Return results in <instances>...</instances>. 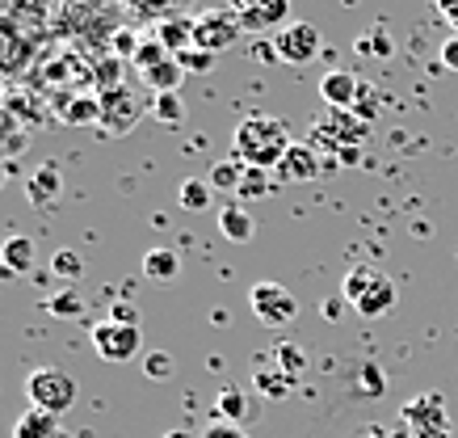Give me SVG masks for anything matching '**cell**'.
<instances>
[{
	"label": "cell",
	"mask_w": 458,
	"mask_h": 438,
	"mask_svg": "<svg viewBox=\"0 0 458 438\" xmlns=\"http://www.w3.org/2000/svg\"><path fill=\"white\" fill-rule=\"evenodd\" d=\"M0 182H4V165H0Z\"/></svg>",
	"instance_id": "b9f144b4"
},
{
	"label": "cell",
	"mask_w": 458,
	"mask_h": 438,
	"mask_svg": "<svg viewBox=\"0 0 458 438\" xmlns=\"http://www.w3.org/2000/svg\"><path fill=\"white\" fill-rule=\"evenodd\" d=\"M143 375H148V380H168V375H173V354L152 350L148 358H143Z\"/></svg>",
	"instance_id": "4dcf8cb0"
},
{
	"label": "cell",
	"mask_w": 458,
	"mask_h": 438,
	"mask_svg": "<svg viewBox=\"0 0 458 438\" xmlns=\"http://www.w3.org/2000/svg\"><path fill=\"white\" fill-rule=\"evenodd\" d=\"M400 422H403V430H412V438L450 430V417H445V405H442V396H437V392L412 396V400L400 409Z\"/></svg>",
	"instance_id": "30bf717a"
},
{
	"label": "cell",
	"mask_w": 458,
	"mask_h": 438,
	"mask_svg": "<svg viewBox=\"0 0 458 438\" xmlns=\"http://www.w3.org/2000/svg\"><path fill=\"white\" fill-rule=\"evenodd\" d=\"M165 438H190V434H185V430H168Z\"/></svg>",
	"instance_id": "60d3db41"
},
{
	"label": "cell",
	"mask_w": 458,
	"mask_h": 438,
	"mask_svg": "<svg viewBox=\"0 0 458 438\" xmlns=\"http://www.w3.org/2000/svg\"><path fill=\"white\" fill-rule=\"evenodd\" d=\"M210 190H215V185L210 182H198V177H185V182H181V207H185V211H207L210 207Z\"/></svg>",
	"instance_id": "83f0119b"
},
{
	"label": "cell",
	"mask_w": 458,
	"mask_h": 438,
	"mask_svg": "<svg viewBox=\"0 0 458 438\" xmlns=\"http://www.w3.org/2000/svg\"><path fill=\"white\" fill-rule=\"evenodd\" d=\"M324 316H328V321H341V316H345V296L324 299Z\"/></svg>",
	"instance_id": "f35d334b"
},
{
	"label": "cell",
	"mask_w": 458,
	"mask_h": 438,
	"mask_svg": "<svg viewBox=\"0 0 458 438\" xmlns=\"http://www.w3.org/2000/svg\"><path fill=\"white\" fill-rule=\"evenodd\" d=\"M177 274H181V257L173 253V249L156 245V249L143 253V279H148V283H173Z\"/></svg>",
	"instance_id": "ffe728a7"
},
{
	"label": "cell",
	"mask_w": 458,
	"mask_h": 438,
	"mask_svg": "<svg viewBox=\"0 0 458 438\" xmlns=\"http://www.w3.org/2000/svg\"><path fill=\"white\" fill-rule=\"evenodd\" d=\"M59 190H64V177H59L55 165H38V169L30 173V182H26V194L34 207H47V202H55Z\"/></svg>",
	"instance_id": "d6986e66"
},
{
	"label": "cell",
	"mask_w": 458,
	"mask_h": 438,
	"mask_svg": "<svg viewBox=\"0 0 458 438\" xmlns=\"http://www.w3.org/2000/svg\"><path fill=\"white\" fill-rule=\"evenodd\" d=\"M64 123H101V98H76L64 110Z\"/></svg>",
	"instance_id": "f1b7e54d"
},
{
	"label": "cell",
	"mask_w": 458,
	"mask_h": 438,
	"mask_svg": "<svg viewBox=\"0 0 458 438\" xmlns=\"http://www.w3.org/2000/svg\"><path fill=\"white\" fill-rule=\"evenodd\" d=\"M244 173H249V165H244V160H236V156L215 160V165H210V185H215V190H223V194H240Z\"/></svg>",
	"instance_id": "603a6c76"
},
{
	"label": "cell",
	"mask_w": 458,
	"mask_h": 438,
	"mask_svg": "<svg viewBox=\"0 0 458 438\" xmlns=\"http://www.w3.org/2000/svg\"><path fill=\"white\" fill-rule=\"evenodd\" d=\"M26 396H30L34 409H47V413H55V417H64V413L76 405L81 383H76V375L64 367H38V371H30Z\"/></svg>",
	"instance_id": "3957f363"
},
{
	"label": "cell",
	"mask_w": 458,
	"mask_h": 438,
	"mask_svg": "<svg viewBox=\"0 0 458 438\" xmlns=\"http://www.w3.org/2000/svg\"><path fill=\"white\" fill-rule=\"evenodd\" d=\"M274 51H278L282 64H291V68H303L311 59L324 51V34H319L311 21H291V26H282L274 34Z\"/></svg>",
	"instance_id": "52a82bcc"
},
{
	"label": "cell",
	"mask_w": 458,
	"mask_h": 438,
	"mask_svg": "<svg viewBox=\"0 0 458 438\" xmlns=\"http://www.w3.org/2000/svg\"><path fill=\"white\" fill-rule=\"evenodd\" d=\"M366 131H370V123H361L353 110H328L324 118H316L311 123V143H324V148H333L336 156L349 152V148H361V140H366Z\"/></svg>",
	"instance_id": "277c9868"
},
{
	"label": "cell",
	"mask_w": 458,
	"mask_h": 438,
	"mask_svg": "<svg viewBox=\"0 0 458 438\" xmlns=\"http://www.w3.org/2000/svg\"><path fill=\"white\" fill-rule=\"evenodd\" d=\"M240 34H244V26H240V17L232 13V4H227V9H202V13L194 17V47L210 51V56L236 47Z\"/></svg>",
	"instance_id": "8992f818"
},
{
	"label": "cell",
	"mask_w": 458,
	"mask_h": 438,
	"mask_svg": "<svg viewBox=\"0 0 458 438\" xmlns=\"http://www.w3.org/2000/svg\"><path fill=\"white\" fill-rule=\"evenodd\" d=\"M140 76H143V85L152 89V93H177L185 68L177 64V56H168V59H160V64H152V68H143Z\"/></svg>",
	"instance_id": "7402d4cb"
},
{
	"label": "cell",
	"mask_w": 458,
	"mask_h": 438,
	"mask_svg": "<svg viewBox=\"0 0 458 438\" xmlns=\"http://www.w3.org/2000/svg\"><path fill=\"white\" fill-rule=\"evenodd\" d=\"M177 64L185 72H194V76H207V72L215 68V56H210V51H202V47H190L185 56H177Z\"/></svg>",
	"instance_id": "f546056e"
},
{
	"label": "cell",
	"mask_w": 458,
	"mask_h": 438,
	"mask_svg": "<svg viewBox=\"0 0 458 438\" xmlns=\"http://www.w3.org/2000/svg\"><path fill=\"white\" fill-rule=\"evenodd\" d=\"M232 13L240 17L244 34H278L291 26V0H232Z\"/></svg>",
	"instance_id": "ba28073f"
},
{
	"label": "cell",
	"mask_w": 458,
	"mask_h": 438,
	"mask_svg": "<svg viewBox=\"0 0 458 438\" xmlns=\"http://www.w3.org/2000/svg\"><path fill=\"white\" fill-rule=\"evenodd\" d=\"M274 363H278V371L294 383V380H299V375L307 371V350L299 346V341L286 338V341H278V346H274Z\"/></svg>",
	"instance_id": "cb8c5ba5"
},
{
	"label": "cell",
	"mask_w": 458,
	"mask_h": 438,
	"mask_svg": "<svg viewBox=\"0 0 458 438\" xmlns=\"http://www.w3.org/2000/svg\"><path fill=\"white\" fill-rule=\"evenodd\" d=\"M361 388H366V392H370V396H378V392H383V375H378V367H370V363L361 367Z\"/></svg>",
	"instance_id": "74e56055"
},
{
	"label": "cell",
	"mask_w": 458,
	"mask_h": 438,
	"mask_svg": "<svg viewBox=\"0 0 458 438\" xmlns=\"http://www.w3.org/2000/svg\"><path fill=\"white\" fill-rule=\"evenodd\" d=\"M0 270L4 274H30L34 270V236H9L0 245Z\"/></svg>",
	"instance_id": "ac0fdd59"
},
{
	"label": "cell",
	"mask_w": 458,
	"mask_h": 438,
	"mask_svg": "<svg viewBox=\"0 0 458 438\" xmlns=\"http://www.w3.org/2000/svg\"><path fill=\"white\" fill-rule=\"evenodd\" d=\"M252 383H257V396H261V400H282V396H286V392L294 388V383L278 371V363H274V354L257 363V371H252Z\"/></svg>",
	"instance_id": "e0dca14e"
},
{
	"label": "cell",
	"mask_w": 458,
	"mask_h": 438,
	"mask_svg": "<svg viewBox=\"0 0 458 438\" xmlns=\"http://www.w3.org/2000/svg\"><path fill=\"white\" fill-rule=\"evenodd\" d=\"M361 81L358 72H349V68H333V72H324V81H319V98H324V106L328 110H353L361 98Z\"/></svg>",
	"instance_id": "4fadbf2b"
},
{
	"label": "cell",
	"mask_w": 458,
	"mask_h": 438,
	"mask_svg": "<svg viewBox=\"0 0 458 438\" xmlns=\"http://www.w3.org/2000/svg\"><path fill=\"white\" fill-rule=\"evenodd\" d=\"M202 438H252L244 425H232V422H210L207 425V434Z\"/></svg>",
	"instance_id": "e575fe53"
},
{
	"label": "cell",
	"mask_w": 458,
	"mask_h": 438,
	"mask_svg": "<svg viewBox=\"0 0 458 438\" xmlns=\"http://www.w3.org/2000/svg\"><path fill=\"white\" fill-rule=\"evenodd\" d=\"M274 173L282 182H316L319 173H333V160H324L316 152V143H291V152L282 156V165Z\"/></svg>",
	"instance_id": "8fae6325"
},
{
	"label": "cell",
	"mask_w": 458,
	"mask_h": 438,
	"mask_svg": "<svg viewBox=\"0 0 458 438\" xmlns=\"http://www.w3.org/2000/svg\"><path fill=\"white\" fill-rule=\"evenodd\" d=\"M51 274L59 283H76L84 274V257L76 249H59V253H51Z\"/></svg>",
	"instance_id": "4316f807"
},
{
	"label": "cell",
	"mask_w": 458,
	"mask_h": 438,
	"mask_svg": "<svg viewBox=\"0 0 458 438\" xmlns=\"http://www.w3.org/2000/svg\"><path fill=\"white\" fill-rule=\"evenodd\" d=\"M143 338L140 325H114V321H101L93 325V350L106 358V363H131L140 354Z\"/></svg>",
	"instance_id": "9c48e42d"
},
{
	"label": "cell",
	"mask_w": 458,
	"mask_h": 438,
	"mask_svg": "<svg viewBox=\"0 0 458 438\" xmlns=\"http://www.w3.org/2000/svg\"><path fill=\"white\" fill-rule=\"evenodd\" d=\"M152 118L156 123H165V127H177V123H185V101L177 98V93H152Z\"/></svg>",
	"instance_id": "d4e9b609"
},
{
	"label": "cell",
	"mask_w": 458,
	"mask_h": 438,
	"mask_svg": "<svg viewBox=\"0 0 458 438\" xmlns=\"http://www.w3.org/2000/svg\"><path fill=\"white\" fill-rule=\"evenodd\" d=\"M274 190V182H269V169H249L244 173V185H240V194L236 198H257V194H269Z\"/></svg>",
	"instance_id": "1f68e13d"
},
{
	"label": "cell",
	"mask_w": 458,
	"mask_h": 438,
	"mask_svg": "<svg viewBox=\"0 0 458 438\" xmlns=\"http://www.w3.org/2000/svg\"><path fill=\"white\" fill-rule=\"evenodd\" d=\"M110 321L114 325H140V308H135L131 299H118V304L110 308Z\"/></svg>",
	"instance_id": "836d02e7"
},
{
	"label": "cell",
	"mask_w": 458,
	"mask_h": 438,
	"mask_svg": "<svg viewBox=\"0 0 458 438\" xmlns=\"http://www.w3.org/2000/svg\"><path fill=\"white\" fill-rule=\"evenodd\" d=\"M261 396L257 392H240V388H223L215 400V422H232L249 430L252 422H261Z\"/></svg>",
	"instance_id": "7c38bea8"
},
{
	"label": "cell",
	"mask_w": 458,
	"mask_h": 438,
	"mask_svg": "<svg viewBox=\"0 0 458 438\" xmlns=\"http://www.w3.org/2000/svg\"><path fill=\"white\" fill-rule=\"evenodd\" d=\"M219 232L232 245H249L252 236H257V219H252V211H244L240 202H227V207H219Z\"/></svg>",
	"instance_id": "2e32d148"
},
{
	"label": "cell",
	"mask_w": 458,
	"mask_h": 438,
	"mask_svg": "<svg viewBox=\"0 0 458 438\" xmlns=\"http://www.w3.org/2000/svg\"><path fill=\"white\" fill-rule=\"evenodd\" d=\"M13 438H59V417L30 405V409L13 422Z\"/></svg>",
	"instance_id": "44dd1931"
},
{
	"label": "cell",
	"mask_w": 458,
	"mask_h": 438,
	"mask_svg": "<svg viewBox=\"0 0 458 438\" xmlns=\"http://www.w3.org/2000/svg\"><path fill=\"white\" fill-rule=\"evenodd\" d=\"M437 59H442L445 72H458V39H454V34L442 43V56H437Z\"/></svg>",
	"instance_id": "8d00e7d4"
},
{
	"label": "cell",
	"mask_w": 458,
	"mask_h": 438,
	"mask_svg": "<svg viewBox=\"0 0 458 438\" xmlns=\"http://www.w3.org/2000/svg\"><path fill=\"white\" fill-rule=\"evenodd\" d=\"M341 296L358 316H387L395 308V283L375 266H353L341 283Z\"/></svg>",
	"instance_id": "7a4b0ae2"
},
{
	"label": "cell",
	"mask_w": 458,
	"mask_h": 438,
	"mask_svg": "<svg viewBox=\"0 0 458 438\" xmlns=\"http://www.w3.org/2000/svg\"><path fill=\"white\" fill-rule=\"evenodd\" d=\"M156 43L165 47L168 56H185L194 47V17H168L156 26Z\"/></svg>",
	"instance_id": "9a60e30c"
},
{
	"label": "cell",
	"mask_w": 458,
	"mask_h": 438,
	"mask_svg": "<svg viewBox=\"0 0 458 438\" xmlns=\"http://www.w3.org/2000/svg\"><path fill=\"white\" fill-rule=\"evenodd\" d=\"M291 123L278 114H249L232 135V156L244 160L249 169H278L282 156L291 152Z\"/></svg>",
	"instance_id": "6da1fadb"
},
{
	"label": "cell",
	"mask_w": 458,
	"mask_h": 438,
	"mask_svg": "<svg viewBox=\"0 0 458 438\" xmlns=\"http://www.w3.org/2000/svg\"><path fill=\"white\" fill-rule=\"evenodd\" d=\"M378 101H383V98H378L375 85H361V98H358V106H353V114H358L361 123H370V118L378 114Z\"/></svg>",
	"instance_id": "d6a6232c"
},
{
	"label": "cell",
	"mask_w": 458,
	"mask_h": 438,
	"mask_svg": "<svg viewBox=\"0 0 458 438\" xmlns=\"http://www.w3.org/2000/svg\"><path fill=\"white\" fill-rule=\"evenodd\" d=\"M249 308H252V316L261 321V325H269V329H286L299 316V299L286 291L282 283H252V291H249Z\"/></svg>",
	"instance_id": "5b68a950"
},
{
	"label": "cell",
	"mask_w": 458,
	"mask_h": 438,
	"mask_svg": "<svg viewBox=\"0 0 458 438\" xmlns=\"http://www.w3.org/2000/svg\"><path fill=\"white\" fill-rule=\"evenodd\" d=\"M358 438H387V430H383V425H361Z\"/></svg>",
	"instance_id": "ab89813d"
},
{
	"label": "cell",
	"mask_w": 458,
	"mask_h": 438,
	"mask_svg": "<svg viewBox=\"0 0 458 438\" xmlns=\"http://www.w3.org/2000/svg\"><path fill=\"white\" fill-rule=\"evenodd\" d=\"M131 101H135V98H131L123 85H118V89H101V127H110L114 114H118V135H126V131L143 118V110H148V106H131Z\"/></svg>",
	"instance_id": "5bb4252c"
},
{
	"label": "cell",
	"mask_w": 458,
	"mask_h": 438,
	"mask_svg": "<svg viewBox=\"0 0 458 438\" xmlns=\"http://www.w3.org/2000/svg\"><path fill=\"white\" fill-rule=\"evenodd\" d=\"M433 9H437V17H442L445 26H450V34L458 39V0H433Z\"/></svg>",
	"instance_id": "d590c367"
},
{
	"label": "cell",
	"mask_w": 458,
	"mask_h": 438,
	"mask_svg": "<svg viewBox=\"0 0 458 438\" xmlns=\"http://www.w3.org/2000/svg\"><path fill=\"white\" fill-rule=\"evenodd\" d=\"M42 308L51 312V316H59V321H76V316H84V299L72 291V287H64V291H55V296L47 299Z\"/></svg>",
	"instance_id": "484cf974"
}]
</instances>
